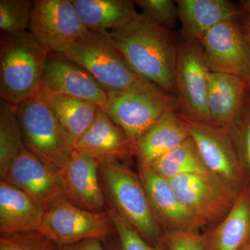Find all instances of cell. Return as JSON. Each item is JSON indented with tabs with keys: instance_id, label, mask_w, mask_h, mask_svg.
I'll return each mask as SVG.
<instances>
[{
	"instance_id": "obj_1",
	"label": "cell",
	"mask_w": 250,
	"mask_h": 250,
	"mask_svg": "<svg viewBox=\"0 0 250 250\" xmlns=\"http://www.w3.org/2000/svg\"><path fill=\"white\" fill-rule=\"evenodd\" d=\"M139 77L175 96L174 74L179 40L144 13L106 31Z\"/></svg>"
},
{
	"instance_id": "obj_2",
	"label": "cell",
	"mask_w": 250,
	"mask_h": 250,
	"mask_svg": "<svg viewBox=\"0 0 250 250\" xmlns=\"http://www.w3.org/2000/svg\"><path fill=\"white\" fill-rule=\"evenodd\" d=\"M49 52L29 31L1 32L0 41V96L16 106L40 93Z\"/></svg>"
},
{
	"instance_id": "obj_3",
	"label": "cell",
	"mask_w": 250,
	"mask_h": 250,
	"mask_svg": "<svg viewBox=\"0 0 250 250\" xmlns=\"http://www.w3.org/2000/svg\"><path fill=\"white\" fill-rule=\"evenodd\" d=\"M100 175L106 201L154 246L165 245V231L156 220L139 174L121 160L100 164Z\"/></svg>"
},
{
	"instance_id": "obj_4",
	"label": "cell",
	"mask_w": 250,
	"mask_h": 250,
	"mask_svg": "<svg viewBox=\"0 0 250 250\" xmlns=\"http://www.w3.org/2000/svg\"><path fill=\"white\" fill-rule=\"evenodd\" d=\"M176 96L142 77L125 89L108 93L103 110L136 146L156 122L178 110Z\"/></svg>"
},
{
	"instance_id": "obj_5",
	"label": "cell",
	"mask_w": 250,
	"mask_h": 250,
	"mask_svg": "<svg viewBox=\"0 0 250 250\" xmlns=\"http://www.w3.org/2000/svg\"><path fill=\"white\" fill-rule=\"evenodd\" d=\"M25 146L57 171L75 150L73 140L62 127L42 90L16 106Z\"/></svg>"
},
{
	"instance_id": "obj_6",
	"label": "cell",
	"mask_w": 250,
	"mask_h": 250,
	"mask_svg": "<svg viewBox=\"0 0 250 250\" xmlns=\"http://www.w3.org/2000/svg\"><path fill=\"white\" fill-rule=\"evenodd\" d=\"M62 54L85 69L108 93L125 89L141 78L106 32L88 30Z\"/></svg>"
},
{
	"instance_id": "obj_7",
	"label": "cell",
	"mask_w": 250,
	"mask_h": 250,
	"mask_svg": "<svg viewBox=\"0 0 250 250\" xmlns=\"http://www.w3.org/2000/svg\"><path fill=\"white\" fill-rule=\"evenodd\" d=\"M176 195L202 229L215 228L232 209L243 190L210 172L169 180Z\"/></svg>"
},
{
	"instance_id": "obj_8",
	"label": "cell",
	"mask_w": 250,
	"mask_h": 250,
	"mask_svg": "<svg viewBox=\"0 0 250 250\" xmlns=\"http://www.w3.org/2000/svg\"><path fill=\"white\" fill-rule=\"evenodd\" d=\"M39 231L59 247L93 238L105 241L116 233L106 210L93 212L83 209L64 195L46 208Z\"/></svg>"
},
{
	"instance_id": "obj_9",
	"label": "cell",
	"mask_w": 250,
	"mask_h": 250,
	"mask_svg": "<svg viewBox=\"0 0 250 250\" xmlns=\"http://www.w3.org/2000/svg\"><path fill=\"white\" fill-rule=\"evenodd\" d=\"M210 73L201 42L179 39L174 86L180 116L212 124L207 106Z\"/></svg>"
},
{
	"instance_id": "obj_10",
	"label": "cell",
	"mask_w": 250,
	"mask_h": 250,
	"mask_svg": "<svg viewBox=\"0 0 250 250\" xmlns=\"http://www.w3.org/2000/svg\"><path fill=\"white\" fill-rule=\"evenodd\" d=\"M201 43L210 72L239 77L250 88V45L241 17L212 28Z\"/></svg>"
},
{
	"instance_id": "obj_11",
	"label": "cell",
	"mask_w": 250,
	"mask_h": 250,
	"mask_svg": "<svg viewBox=\"0 0 250 250\" xmlns=\"http://www.w3.org/2000/svg\"><path fill=\"white\" fill-rule=\"evenodd\" d=\"M88 29L71 0H36L29 31L49 53L63 54Z\"/></svg>"
},
{
	"instance_id": "obj_12",
	"label": "cell",
	"mask_w": 250,
	"mask_h": 250,
	"mask_svg": "<svg viewBox=\"0 0 250 250\" xmlns=\"http://www.w3.org/2000/svg\"><path fill=\"white\" fill-rule=\"evenodd\" d=\"M181 117L208 170L243 190L247 187L246 175L228 131Z\"/></svg>"
},
{
	"instance_id": "obj_13",
	"label": "cell",
	"mask_w": 250,
	"mask_h": 250,
	"mask_svg": "<svg viewBox=\"0 0 250 250\" xmlns=\"http://www.w3.org/2000/svg\"><path fill=\"white\" fill-rule=\"evenodd\" d=\"M42 88L89 102L103 108L108 92L83 67L62 54L49 53L44 66Z\"/></svg>"
},
{
	"instance_id": "obj_14",
	"label": "cell",
	"mask_w": 250,
	"mask_h": 250,
	"mask_svg": "<svg viewBox=\"0 0 250 250\" xmlns=\"http://www.w3.org/2000/svg\"><path fill=\"white\" fill-rule=\"evenodd\" d=\"M63 195L74 205L93 212L105 211L106 198L100 175V163L76 149L58 171Z\"/></svg>"
},
{
	"instance_id": "obj_15",
	"label": "cell",
	"mask_w": 250,
	"mask_h": 250,
	"mask_svg": "<svg viewBox=\"0 0 250 250\" xmlns=\"http://www.w3.org/2000/svg\"><path fill=\"white\" fill-rule=\"evenodd\" d=\"M1 181L22 189L44 208L63 195L59 172L24 145Z\"/></svg>"
},
{
	"instance_id": "obj_16",
	"label": "cell",
	"mask_w": 250,
	"mask_h": 250,
	"mask_svg": "<svg viewBox=\"0 0 250 250\" xmlns=\"http://www.w3.org/2000/svg\"><path fill=\"white\" fill-rule=\"evenodd\" d=\"M138 166L153 213L164 231L200 233L201 225L179 200L169 180L150 167Z\"/></svg>"
},
{
	"instance_id": "obj_17",
	"label": "cell",
	"mask_w": 250,
	"mask_h": 250,
	"mask_svg": "<svg viewBox=\"0 0 250 250\" xmlns=\"http://www.w3.org/2000/svg\"><path fill=\"white\" fill-rule=\"evenodd\" d=\"M75 149L99 163L135 156L134 146L123 131L99 108L95 120L78 140Z\"/></svg>"
},
{
	"instance_id": "obj_18",
	"label": "cell",
	"mask_w": 250,
	"mask_h": 250,
	"mask_svg": "<svg viewBox=\"0 0 250 250\" xmlns=\"http://www.w3.org/2000/svg\"><path fill=\"white\" fill-rule=\"evenodd\" d=\"M45 208L22 189L0 182V233L39 231Z\"/></svg>"
},
{
	"instance_id": "obj_19",
	"label": "cell",
	"mask_w": 250,
	"mask_h": 250,
	"mask_svg": "<svg viewBox=\"0 0 250 250\" xmlns=\"http://www.w3.org/2000/svg\"><path fill=\"white\" fill-rule=\"evenodd\" d=\"M182 37L201 42L212 28L241 17L238 6L228 0H177Z\"/></svg>"
},
{
	"instance_id": "obj_20",
	"label": "cell",
	"mask_w": 250,
	"mask_h": 250,
	"mask_svg": "<svg viewBox=\"0 0 250 250\" xmlns=\"http://www.w3.org/2000/svg\"><path fill=\"white\" fill-rule=\"evenodd\" d=\"M249 88V85L239 77L210 72L207 106L212 124L229 131L241 111Z\"/></svg>"
},
{
	"instance_id": "obj_21",
	"label": "cell",
	"mask_w": 250,
	"mask_h": 250,
	"mask_svg": "<svg viewBox=\"0 0 250 250\" xmlns=\"http://www.w3.org/2000/svg\"><path fill=\"white\" fill-rule=\"evenodd\" d=\"M185 122L178 110L167 112L143 135L136 146L138 166H151L188 138Z\"/></svg>"
},
{
	"instance_id": "obj_22",
	"label": "cell",
	"mask_w": 250,
	"mask_h": 250,
	"mask_svg": "<svg viewBox=\"0 0 250 250\" xmlns=\"http://www.w3.org/2000/svg\"><path fill=\"white\" fill-rule=\"evenodd\" d=\"M205 233V250H240L250 241V188L248 186L226 218Z\"/></svg>"
},
{
	"instance_id": "obj_23",
	"label": "cell",
	"mask_w": 250,
	"mask_h": 250,
	"mask_svg": "<svg viewBox=\"0 0 250 250\" xmlns=\"http://www.w3.org/2000/svg\"><path fill=\"white\" fill-rule=\"evenodd\" d=\"M88 30L106 32L121 27L138 14L130 0H71Z\"/></svg>"
},
{
	"instance_id": "obj_24",
	"label": "cell",
	"mask_w": 250,
	"mask_h": 250,
	"mask_svg": "<svg viewBox=\"0 0 250 250\" xmlns=\"http://www.w3.org/2000/svg\"><path fill=\"white\" fill-rule=\"evenodd\" d=\"M42 92L76 147L78 140L93 123L100 106L80 99L52 93L43 88Z\"/></svg>"
},
{
	"instance_id": "obj_25",
	"label": "cell",
	"mask_w": 250,
	"mask_h": 250,
	"mask_svg": "<svg viewBox=\"0 0 250 250\" xmlns=\"http://www.w3.org/2000/svg\"><path fill=\"white\" fill-rule=\"evenodd\" d=\"M156 173L167 180L209 172L191 138L163 156L150 166Z\"/></svg>"
},
{
	"instance_id": "obj_26",
	"label": "cell",
	"mask_w": 250,
	"mask_h": 250,
	"mask_svg": "<svg viewBox=\"0 0 250 250\" xmlns=\"http://www.w3.org/2000/svg\"><path fill=\"white\" fill-rule=\"evenodd\" d=\"M24 139L16 106L0 100V178L3 179L10 166L22 150Z\"/></svg>"
},
{
	"instance_id": "obj_27",
	"label": "cell",
	"mask_w": 250,
	"mask_h": 250,
	"mask_svg": "<svg viewBox=\"0 0 250 250\" xmlns=\"http://www.w3.org/2000/svg\"><path fill=\"white\" fill-rule=\"evenodd\" d=\"M236 148L250 188V88L247 90L241 111L228 131Z\"/></svg>"
},
{
	"instance_id": "obj_28",
	"label": "cell",
	"mask_w": 250,
	"mask_h": 250,
	"mask_svg": "<svg viewBox=\"0 0 250 250\" xmlns=\"http://www.w3.org/2000/svg\"><path fill=\"white\" fill-rule=\"evenodd\" d=\"M34 1L1 0L0 29L6 34H21L29 31Z\"/></svg>"
},
{
	"instance_id": "obj_29",
	"label": "cell",
	"mask_w": 250,
	"mask_h": 250,
	"mask_svg": "<svg viewBox=\"0 0 250 250\" xmlns=\"http://www.w3.org/2000/svg\"><path fill=\"white\" fill-rule=\"evenodd\" d=\"M106 211L111 216L118 236V245L116 246L118 250H167L166 244L163 246H154L147 243L108 202Z\"/></svg>"
},
{
	"instance_id": "obj_30",
	"label": "cell",
	"mask_w": 250,
	"mask_h": 250,
	"mask_svg": "<svg viewBox=\"0 0 250 250\" xmlns=\"http://www.w3.org/2000/svg\"><path fill=\"white\" fill-rule=\"evenodd\" d=\"M0 250H59V246L40 231L1 235Z\"/></svg>"
},
{
	"instance_id": "obj_31",
	"label": "cell",
	"mask_w": 250,
	"mask_h": 250,
	"mask_svg": "<svg viewBox=\"0 0 250 250\" xmlns=\"http://www.w3.org/2000/svg\"><path fill=\"white\" fill-rule=\"evenodd\" d=\"M137 5L145 14L166 29L172 30L178 18L176 1L172 0H136Z\"/></svg>"
},
{
	"instance_id": "obj_32",
	"label": "cell",
	"mask_w": 250,
	"mask_h": 250,
	"mask_svg": "<svg viewBox=\"0 0 250 250\" xmlns=\"http://www.w3.org/2000/svg\"><path fill=\"white\" fill-rule=\"evenodd\" d=\"M167 250H205L206 233L165 231Z\"/></svg>"
},
{
	"instance_id": "obj_33",
	"label": "cell",
	"mask_w": 250,
	"mask_h": 250,
	"mask_svg": "<svg viewBox=\"0 0 250 250\" xmlns=\"http://www.w3.org/2000/svg\"><path fill=\"white\" fill-rule=\"evenodd\" d=\"M104 241L102 240L93 239L70 245V246L59 247V250H108L107 247L104 246ZM109 250H111L110 248Z\"/></svg>"
},
{
	"instance_id": "obj_34",
	"label": "cell",
	"mask_w": 250,
	"mask_h": 250,
	"mask_svg": "<svg viewBox=\"0 0 250 250\" xmlns=\"http://www.w3.org/2000/svg\"><path fill=\"white\" fill-rule=\"evenodd\" d=\"M241 20L250 45V15L241 14Z\"/></svg>"
},
{
	"instance_id": "obj_35",
	"label": "cell",
	"mask_w": 250,
	"mask_h": 250,
	"mask_svg": "<svg viewBox=\"0 0 250 250\" xmlns=\"http://www.w3.org/2000/svg\"><path fill=\"white\" fill-rule=\"evenodd\" d=\"M241 14L250 15V0H242L238 4Z\"/></svg>"
},
{
	"instance_id": "obj_36",
	"label": "cell",
	"mask_w": 250,
	"mask_h": 250,
	"mask_svg": "<svg viewBox=\"0 0 250 250\" xmlns=\"http://www.w3.org/2000/svg\"><path fill=\"white\" fill-rule=\"evenodd\" d=\"M240 250H250V240L244 246L242 247Z\"/></svg>"
},
{
	"instance_id": "obj_37",
	"label": "cell",
	"mask_w": 250,
	"mask_h": 250,
	"mask_svg": "<svg viewBox=\"0 0 250 250\" xmlns=\"http://www.w3.org/2000/svg\"><path fill=\"white\" fill-rule=\"evenodd\" d=\"M111 250H118V249H117L116 247H113V248H111Z\"/></svg>"
}]
</instances>
